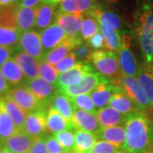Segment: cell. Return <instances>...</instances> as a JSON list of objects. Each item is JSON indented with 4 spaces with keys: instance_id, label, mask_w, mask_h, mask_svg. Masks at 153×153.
Listing matches in <instances>:
<instances>
[{
    "instance_id": "1",
    "label": "cell",
    "mask_w": 153,
    "mask_h": 153,
    "mask_svg": "<svg viewBox=\"0 0 153 153\" xmlns=\"http://www.w3.org/2000/svg\"><path fill=\"white\" fill-rule=\"evenodd\" d=\"M125 130L122 153H143L153 146V125L146 112L137 111L128 116Z\"/></svg>"
},
{
    "instance_id": "2",
    "label": "cell",
    "mask_w": 153,
    "mask_h": 153,
    "mask_svg": "<svg viewBox=\"0 0 153 153\" xmlns=\"http://www.w3.org/2000/svg\"><path fill=\"white\" fill-rule=\"evenodd\" d=\"M134 33L145 60V68L153 72V5L145 3L134 17Z\"/></svg>"
},
{
    "instance_id": "3",
    "label": "cell",
    "mask_w": 153,
    "mask_h": 153,
    "mask_svg": "<svg viewBox=\"0 0 153 153\" xmlns=\"http://www.w3.org/2000/svg\"><path fill=\"white\" fill-rule=\"evenodd\" d=\"M111 83L122 88L123 92L135 103L140 111L147 112L151 108V104L140 83L134 76L122 74L117 78L111 80Z\"/></svg>"
},
{
    "instance_id": "4",
    "label": "cell",
    "mask_w": 153,
    "mask_h": 153,
    "mask_svg": "<svg viewBox=\"0 0 153 153\" xmlns=\"http://www.w3.org/2000/svg\"><path fill=\"white\" fill-rule=\"evenodd\" d=\"M89 60L96 67L100 74L105 78H112L114 80L122 75L119 65L118 55L109 50L93 51Z\"/></svg>"
},
{
    "instance_id": "5",
    "label": "cell",
    "mask_w": 153,
    "mask_h": 153,
    "mask_svg": "<svg viewBox=\"0 0 153 153\" xmlns=\"http://www.w3.org/2000/svg\"><path fill=\"white\" fill-rule=\"evenodd\" d=\"M9 95L27 113H31L38 111H44V105L34 94L30 91L27 88L19 86L11 88Z\"/></svg>"
},
{
    "instance_id": "6",
    "label": "cell",
    "mask_w": 153,
    "mask_h": 153,
    "mask_svg": "<svg viewBox=\"0 0 153 153\" xmlns=\"http://www.w3.org/2000/svg\"><path fill=\"white\" fill-rule=\"evenodd\" d=\"M23 86L32 91L44 105L49 104L55 94L60 92V88L57 85L49 83L41 76L27 79Z\"/></svg>"
},
{
    "instance_id": "7",
    "label": "cell",
    "mask_w": 153,
    "mask_h": 153,
    "mask_svg": "<svg viewBox=\"0 0 153 153\" xmlns=\"http://www.w3.org/2000/svg\"><path fill=\"white\" fill-rule=\"evenodd\" d=\"M107 78H105L101 74L91 71L88 73L78 84L66 87L63 89H60V91L64 94H66L68 98L76 97L80 94H88L91 93L100 82H105Z\"/></svg>"
},
{
    "instance_id": "8",
    "label": "cell",
    "mask_w": 153,
    "mask_h": 153,
    "mask_svg": "<svg viewBox=\"0 0 153 153\" xmlns=\"http://www.w3.org/2000/svg\"><path fill=\"white\" fill-rule=\"evenodd\" d=\"M19 45L23 52L31 55L38 61L43 60L44 51L41 43L40 33L38 32L31 30L22 33Z\"/></svg>"
},
{
    "instance_id": "9",
    "label": "cell",
    "mask_w": 153,
    "mask_h": 153,
    "mask_svg": "<svg viewBox=\"0 0 153 153\" xmlns=\"http://www.w3.org/2000/svg\"><path fill=\"white\" fill-rule=\"evenodd\" d=\"M91 71H94L93 69L88 63H82L79 61L70 71L60 73L57 81V86L60 90L66 87L76 85Z\"/></svg>"
},
{
    "instance_id": "10",
    "label": "cell",
    "mask_w": 153,
    "mask_h": 153,
    "mask_svg": "<svg viewBox=\"0 0 153 153\" xmlns=\"http://www.w3.org/2000/svg\"><path fill=\"white\" fill-rule=\"evenodd\" d=\"M82 42V39L79 36L76 37L68 36L66 40L60 45L55 47V49L44 53L43 60H45L49 64L55 66L60 60H62L69 55L71 50L74 49V47H76L77 44H81Z\"/></svg>"
},
{
    "instance_id": "11",
    "label": "cell",
    "mask_w": 153,
    "mask_h": 153,
    "mask_svg": "<svg viewBox=\"0 0 153 153\" xmlns=\"http://www.w3.org/2000/svg\"><path fill=\"white\" fill-rule=\"evenodd\" d=\"M39 33L44 53L55 49V47L63 43L68 37L65 30L56 23L42 30Z\"/></svg>"
},
{
    "instance_id": "12",
    "label": "cell",
    "mask_w": 153,
    "mask_h": 153,
    "mask_svg": "<svg viewBox=\"0 0 153 153\" xmlns=\"http://www.w3.org/2000/svg\"><path fill=\"white\" fill-rule=\"evenodd\" d=\"M120 87L111 83V80L100 82L97 87L89 94L97 110L105 107L109 104L113 94L119 90Z\"/></svg>"
},
{
    "instance_id": "13",
    "label": "cell",
    "mask_w": 153,
    "mask_h": 153,
    "mask_svg": "<svg viewBox=\"0 0 153 153\" xmlns=\"http://www.w3.org/2000/svg\"><path fill=\"white\" fill-rule=\"evenodd\" d=\"M72 123L76 129L96 134L101 128L95 113L74 109Z\"/></svg>"
},
{
    "instance_id": "14",
    "label": "cell",
    "mask_w": 153,
    "mask_h": 153,
    "mask_svg": "<svg viewBox=\"0 0 153 153\" xmlns=\"http://www.w3.org/2000/svg\"><path fill=\"white\" fill-rule=\"evenodd\" d=\"M47 129L46 115L44 111H38L28 113L23 131L33 138L44 135Z\"/></svg>"
},
{
    "instance_id": "15",
    "label": "cell",
    "mask_w": 153,
    "mask_h": 153,
    "mask_svg": "<svg viewBox=\"0 0 153 153\" xmlns=\"http://www.w3.org/2000/svg\"><path fill=\"white\" fill-rule=\"evenodd\" d=\"M35 138L23 130L17 131L4 142V148L14 153H28L33 146Z\"/></svg>"
},
{
    "instance_id": "16",
    "label": "cell",
    "mask_w": 153,
    "mask_h": 153,
    "mask_svg": "<svg viewBox=\"0 0 153 153\" xmlns=\"http://www.w3.org/2000/svg\"><path fill=\"white\" fill-rule=\"evenodd\" d=\"M83 14H59L56 16L55 23L65 30L69 37H76L81 31L83 22Z\"/></svg>"
},
{
    "instance_id": "17",
    "label": "cell",
    "mask_w": 153,
    "mask_h": 153,
    "mask_svg": "<svg viewBox=\"0 0 153 153\" xmlns=\"http://www.w3.org/2000/svg\"><path fill=\"white\" fill-rule=\"evenodd\" d=\"M10 88L22 86L27 79L16 60L11 58L0 68Z\"/></svg>"
},
{
    "instance_id": "18",
    "label": "cell",
    "mask_w": 153,
    "mask_h": 153,
    "mask_svg": "<svg viewBox=\"0 0 153 153\" xmlns=\"http://www.w3.org/2000/svg\"><path fill=\"white\" fill-rule=\"evenodd\" d=\"M95 134L99 140L107 141L121 150L125 143V126L118 125L101 128Z\"/></svg>"
},
{
    "instance_id": "19",
    "label": "cell",
    "mask_w": 153,
    "mask_h": 153,
    "mask_svg": "<svg viewBox=\"0 0 153 153\" xmlns=\"http://www.w3.org/2000/svg\"><path fill=\"white\" fill-rule=\"evenodd\" d=\"M97 6L96 0H65L60 3L57 10L59 14H83L88 13Z\"/></svg>"
},
{
    "instance_id": "20",
    "label": "cell",
    "mask_w": 153,
    "mask_h": 153,
    "mask_svg": "<svg viewBox=\"0 0 153 153\" xmlns=\"http://www.w3.org/2000/svg\"><path fill=\"white\" fill-rule=\"evenodd\" d=\"M96 117L101 128L125 124L128 116L122 114L111 106H105L96 111Z\"/></svg>"
},
{
    "instance_id": "21",
    "label": "cell",
    "mask_w": 153,
    "mask_h": 153,
    "mask_svg": "<svg viewBox=\"0 0 153 153\" xmlns=\"http://www.w3.org/2000/svg\"><path fill=\"white\" fill-rule=\"evenodd\" d=\"M87 14L93 16L99 22L100 26L105 28L118 30L122 26L121 18L112 11L105 10L100 7H96Z\"/></svg>"
},
{
    "instance_id": "22",
    "label": "cell",
    "mask_w": 153,
    "mask_h": 153,
    "mask_svg": "<svg viewBox=\"0 0 153 153\" xmlns=\"http://www.w3.org/2000/svg\"><path fill=\"white\" fill-rule=\"evenodd\" d=\"M118 60L122 74L131 76L138 75L140 69H138L137 60L130 47L122 45L120 51L118 52Z\"/></svg>"
},
{
    "instance_id": "23",
    "label": "cell",
    "mask_w": 153,
    "mask_h": 153,
    "mask_svg": "<svg viewBox=\"0 0 153 153\" xmlns=\"http://www.w3.org/2000/svg\"><path fill=\"white\" fill-rule=\"evenodd\" d=\"M1 100L7 113L10 115L11 119L15 123L17 129L23 130L27 113L9 94L4 98H1Z\"/></svg>"
},
{
    "instance_id": "24",
    "label": "cell",
    "mask_w": 153,
    "mask_h": 153,
    "mask_svg": "<svg viewBox=\"0 0 153 153\" xmlns=\"http://www.w3.org/2000/svg\"><path fill=\"white\" fill-rule=\"evenodd\" d=\"M109 104L110 106L125 116L140 111L135 103L123 92L122 88L113 94Z\"/></svg>"
},
{
    "instance_id": "25",
    "label": "cell",
    "mask_w": 153,
    "mask_h": 153,
    "mask_svg": "<svg viewBox=\"0 0 153 153\" xmlns=\"http://www.w3.org/2000/svg\"><path fill=\"white\" fill-rule=\"evenodd\" d=\"M13 59L16 60L18 66L21 67L27 79H33L39 76L38 60L35 58L23 51H21L16 54Z\"/></svg>"
},
{
    "instance_id": "26",
    "label": "cell",
    "mask_w": 153,
    "mask_h": 153,
    "mask_svg": "<svg viewBox=\"0 0 153 153\" xmlns=\"http://www.w3.org/2000/svg\"><path fill=\"white\" fill-rule=\"evenodd\" d=\"M47 129L54 134L64 130H71L75 128L73 123L64 117L60 112L50 108L46 115Z\"/></svg>"
},
{
    "instance_id": "27",
    "label": "cell",
    "mask_w": 153,
    "mask_h": 153,
    "mask_svg": "<svg viewBox=\"0 0 153 153\" xmlns=\"http://www.w3.org/2000/svg\"><path fill=\"white\" fill-rule=\"evenodd\" d=\"M37 8H24L18 6L16 12L17 28L20 33H24L31 31L36 25Z\"/></svg>"
},
{
    "instance_id": "28",
    "label": "cell",
    "mask_w": 153,
    "mask_h": 153,
    "mask_svg": "<svg viewBox=\"0 0 153 153\" xmlns=\"http://www.w3.org/2000/svg\"><path fill=\"white\" fill-rule=\"evenodd\" d=\"M97 141L98 139L95 134L76 129L74 151L77 153H90Z\"/></svg>"
},
{
    "instance_id": "29",
    "label": "cell",
    "mask_w": 153,
    "mask_h": 153,
    "mask_svg": "<svg viewBox=\"0 0 153 153\" xmlns=\"http://www.w3.org/2000/svg\"><path fill=\"white\" fill-rule=\"evenodd\" d=\"M55 18V6L49 4H41L38 7L35 27L42 31L51 26Z\"/></svg>"
},
{
    "instance_id": "30",
    "label": "cell",
    "mask_w": 153,
    "mask_h": 153,
    "mask_svg": "<svg viewBox=\"0 0 153 153\" xmlns=\"http://www.w3.org/2000/svg\"><path fill=\"white\" fill-rule=\"evenodd\" d=\"M49 104L51 105V108L60 112L67 120L72 123L74 109L71 105L70 98H68L66 94H64L60 91L54 96V98L52 99Z\"/></svg>"
},
{
    "instance_id": "31",
    "label": "cell",
    "mask_w": 153,
    "mask_h": 153,
    "mask_svg": "<svg viewBox=\"0 0 153 153\" xmlns=\"http://www.w3.org/2000/svg\"><path fill=\"white\" fill-rule=\"evenodd\" d=\"M1 100V99H0ZM17 131L16 126L11 119L10 115L4 109L1 100V110H0V140L4 142L10 137L15 134Z\"/></svg>"
},
{
    "instance_id": "32",
    "label": "cell",
    "mask_w": 153,
    "mask_h": 153,
    "mask_svg": "<svg viewBox=\"0 0 153 153\" xmlns=\"http://www.w3.org/2000/svg\"><path fill=\"white\" fill-rule=\"evenodd\" d=\"M100 33L104 37L105 49L109 51H120L122 48V39L118 30H112L100 27Z\"/></svg>"
},
{
    "instance_id": "33",
    "label": "cell",
    "mask_w": 153,
    "mask_h": 153,
    "mask_svg": "<svg viewBox=\"0 0 153 153\" xmlns=\"http://www.w3.org/2000/svg\"><path fill=\"white\" fill-rule=\"evenodd\" d=\"M18 5L10 4L5 7H0V27L17 28L16 12Z\"/></svg>"
},
{
    "instance_id": "34",
    "label": "cell",
    "mask_w": 153,
    "mask_h": 153,
    "mask_svg": "<svg viewBox=\"0 0 153 153\" xmlns=\"http://www.w3.org/2000/svg\"><path fill=\"white\" fill-rule=\"evenodd\" d=\"M137 79L140 83L144 92L146 94L148 100L153 105V72L146 70L145 67L139 70Z\"/></svg>"
},
{
    "instance_id": "35",
    "label": "cell",
    "mask_w": 153,
    "mask_h": 153,
    "mask_svg": "<svg viewBox=\"0 0 153 153\" xmlns=\"http://www.w3.org/2000/svg\"><path fill=\"white\" fill-rule=\"evenodd\" d=\"M22 33L16 28L0 27V45L13 48L19 44Z\"/></svg>"
},
{
    "instance_id": "36",
    "label": "cell",
    "mask_w": 153,
    "mask_h": 153,
    "mask_svg": "<svg viewBox=\"0 0 153 153\" xmlns=\"http://www.w3.org/2000/svg\"><path fill=\"white\" fill-rule=\"evenodd\" d=\"M100 26L99 22L93 16L85 14L82 22V29L80 31V38L88 41L96 33H100Z\"/></svg>"
},
{
    "instance_id": "37",
    "label": "cell",
    "mask_w": 153,
    "mask_h": 153,
    "mask_svg": "<svg viewBox=\"0 0 153 153\" xmlns=\"http://www.w3.org/2000/svg\"><path fill=\"white\" fill-rule=\"evenodd\" d=\"M38 66H39V75L42 78H44L45 81H47L49 83L52 84L57 83L60 73L55 69V66L42 60L38 61Z\"/></svg>"
},
{
    "instance_id": "38",
    "label": "cell",
    "mask_w": 153,
    "mask_h": 153,
    "mask_svg": "<svg viewBox=\"0 0 153 153\" xmlns=\"http://www.w3.org/2000/svg\"><path fill=\"white\" fill-rule=\"evenodd\" d=\"M70 100L73 109H80L92 113H96L98 111L89 94H80L76 97L70 98Z\"/></svg>"
},
{
    "instance_id": "39",
    "label": "cell",
    "mask_w": 153,
    "mask_h": 153,
    "mask_svg": "<svg viewBox=\"0 0 153 153\" xmlns=\"http://www.w3.org/2000/svg\"><path fill=\"white\" fill-rule=\"evenodd\" d=\"M59 141L60 146L65 149L66 152L74 151L75 147V132L71 130H64L54 134Z\"/></svg>"
},
{
    "instance_id": "40",
    "label": "cell",
    "mask_w": 153,
    "mask_h": 153,
    "mask_svg": "<svg viewBox=\"0 0 153 153\" xmlns=\"http://www.w3.org/2000/svg\"><path fill=\"white\" fill-rule=\"evenodd\" d=\"M77 64L76 62V57L72 52H71L66 57H65L62 60H60L58 64L55 66V69L59 73H63L66 71H70L74 66Z\"/></svg>"
},
{
    "instance_id": "41",
    "label": "cell",
    "mask_w": 153,
    "mask_h": 153,
    "mask_svg": "<svg viewBox=\"0 0 153 153\" xmlns=\"http://www.w3.org/2000/svg\"><path fill=\"white\" fill-rule=\"evenodd\" d=\"M90 153H122L121 150L114 145L104 141V140H98L95 143L94 146L92 149Z\"/></svg>"
},
{
    "instance_id": "42",
    "label": "cell",
    "mask_w": 153,
    "mask_h": 153,
    "mask_svg": "<svg viewBox=\"0 0 153 153\" xmlns=\"http://www.w3.org/2000/svg\"><path fill=\"white\" fill-rule=\"evenodd\" d=\"M71 52L76 55V60H79L80 62H82V60L87 62V60H89L90 55L92 54L90 48L86 44H82V42L74 47Z\"/></svg>"
},
{
    "instance_id": "43",
    "label": "cell",
    "mask_w": 153,
    "mask_h": 153,
    "mask_svg": "<svg viewBox=\"0 0 153 153\" xmlns=\"http://www.w3.org/2000/svg\"><path fill=\"white\" fill-rule=\"evenodd\" d=\"M46 147L48 153H66L55 135H46Z\"/></svg>"
},
{
    "instance_id": "44",
    "label": "cell",
    "mask_w": 153,
    "mask_h": 153,
    "mask_svg": "<svg viewBox=\"0 0 153 153\" xmlns=\"http://www.w3.org/2000/svg\"><path fill=\"white\" fill-rule=\"evenodd\" d=\"M86 44L90 49H94V51L100 50L102 48H105L104 37L100 33H96L94 36L88 40L86 42Z\"/></svg>"
},
{
    "instance_id": "45",
    "label": "cell",
    "mask_w": 153,
    "mask_h": 153,
    "mask_svg": "<svg viewBox=\"0 0 153 153\" xmlns=\"http://www.w3.org/2000/svg\"><path fill=\"white\" fill-rule=\"evenodd\" d=\"M28 153H48L46 147V135L35 138L33 146Z\"/></svg>"
},
{
    "instance_id": "46",
    "label": "cell",
    "mask_w": 153,
    "mask_h": 153,
    "mask_svg": "<svg viewBox=\"0 0 153 153\" xmlns=\"http://www.w3.org/2000/svg\"><path fill=\"white\" fill-rule=\"evenodd\" d=\"M12 52H13V48L0 45V68L6 61L11 59Z\"/></svg>"
},
{
    "instance_id": "47",
    "label": "cell",
    "mask_w": 153,
    "mask_h": 153,
    "mask_svg": "<svg viewBox=\"0 0 153 153\" xmlns=\"http://www.w3.org/2000/svg\"><path fill=\"white\" fill-rule=\"evenodd\" d=\"M10 85L5 80L2 71H0V99L7 96L10 94Z\"/></svg>"
},
{
    "instance_id": "48",
    "label": "cell",
    "mask_w": 153,
    "mask_h": 153,
    "mask_svg": "<svg viewBox=\"0 0 153 153\" xmlns=\"http://www.w3.org/2000/svg\"><path fill=\"white\" fill-rule=\"evenodd\" d=\"M41 4L40 0H22L19 6L24 8H37Z\"/></svg>"
},
{
    "instance_id": "49",
    "label": "cell",
    "mask_w": 153,
    "mask_h": 153,
    "mask_svg": "<svg viewBox=\"0 0 153 153\" xmlns=\"http://www.w3.org/2000/svg\"><path fill=\"white\" fill-rule=\"evenodd\" d=\"M10 4L11 3L10 0H0V7H5Z\"/></svg>"
},
{
    "instance_id": "50",
    "label": "cell",
    "mask_w": 153,
    "mask_h": 153,
    "mask_svg": "<svg viewBox=\"0 0 153 153\" xmlns=\"http://www.w3.org/2000/svg\"><path fill=\"white\" fill-rule=\"evenodd\" d=\"M63 1H65V0H50V1H49V4H51V5L55 6V5H57L58 4L62 3Z\"/></svg>"
},
{
    "instance_id": "51",
    "label": "cell",
    "mask_w": 153,
    "mask_h": 153,
    "mask_svg": "<svg viewBox=\"0 0 153 153\" xmlns=\"http://www.w3.org/2000/svg\"><path fill=\"white\" fill-rule=\"evenodd\" d=\"M147 112L149 113V117H150V119H152L153 121V105L152 106H151V108L148 110Z\"/></svg>"
},
{
    "instance_id": "52",
    "label": "cell",
    "mask_w": 153,
    "mask_h": 153,
    "mask_svg": "<svg viewBox=\"0 0 153 153\" xmlns=\"http://www.w3.org/2000/svg\"><path fill=\"white\" fill-rule=\"evenodd\" d=\"M10 1L11 4H16V5L19 6L22 0H10Z\"/></svg>"
},
{
    "instance_id": "53",
    "label": "cell",
    "mask_w": 153,
    "mask_h": 153,
    "mask_svg": "<svg viewBox=\"0 0 153 153\" xmlns=\"http://www.w3.org/2000/svg\"><path fill=\"white\" fill-rule=\"evenodd\" d=\"M143 153H153V146H151L150 148H148L147 150H146V152H144Z\"/></svg>"
},
{
    "instance_id": "54",
    "label": "cell",
    "mask_w": 153,
    "mask_h": 153,
    "mask_svg": "<svg viewBox=\"0 0 153 153\" xmlns=\"http://www.w3.org/2000/svg\"><path fill=\"white\" fill-rule=\"evenodd\" d=\"M40 1H41V4H49L50 0H40Z\"/></svg>"
},
{
    "instance_id": "55",
    "label": "cell",
    "mask_w": 153,
    "mask_h": 153,
    "mask_svg": "<svg viewBox=\"0 0 153 153\" xmlns=\"http://www.w3.org/2000/svg\"><path fill=\"white\" fill-rule=\"evenodd\" d=\"M4 153H14L10 152V151H9V150H7L5 148H4Z\"/></svg>"
},
{
    "instance_id": "56",
    "label": "cell",
    "mask_w": 153,
    "mask_h": 153,
    "mask_svg": "<svg viewBox=\"0 0 153 153\" xmlns=\"http://www.w3.org/2000/svg\"><path fill=\"white\" fill-rule=\"evenodd\" d=\"M2 148H4V142L0 140V149H2Z\"/></svg>"
},
{
    "instance_id": "57",
    "label": "cell",
    "mask_w": 153,
    "mask_h": 153,
    "mask_svg": "<svg viewBox=\"0 0 153 153\" xmlns=\"http://www.w3.org/2000/svg\"><path fill=\"white\" fill-rule=\"evenodd\" d=\"M66 153H77V152H76L75 151H70V152H66Z\"/></svg>"
},
{
    "instance_id": "58",
    "label": "cell",
    "mask_w": 153,
    "mask_h": 153,
    "mask_svg": "<svg viewBox=\"0 0 153 153\" xmlns=\"http://www.w3.org/2000/svg\"><path fill=\"white\" fill-rule=\"evenodd\" d=\"M110 2H113V3H117V2H118V0H108Z\"/></svg>"
},
{
    "instance_id": "59",
    "label": "cell",
    "mask_w": 153,
    "mask_h": 153,
    "mask_svg": "<svg viewBox=\"0 0 153 153\" xmlns=\"http://www.w3.org/2000/svg\"><path fill=\"white\" fill-rule=\"evenodd\" d=\"M0 153H4V148L0 149Z\"/></svg>"
},
{
    "instance_id": "60",
    "label": "cell",
    "mask_w": 153,
    "mask_h": 153,
    "mask_svg": "<svg viewBox=\"0 0 153 153\" xmlns=\"http://www.w3.org/2000/svg\"><path fill=\"white\" fill-rule=\"evenodd\" d=\"M0 110H1V100H0Z\"/></svg>"
}]
</instances>
